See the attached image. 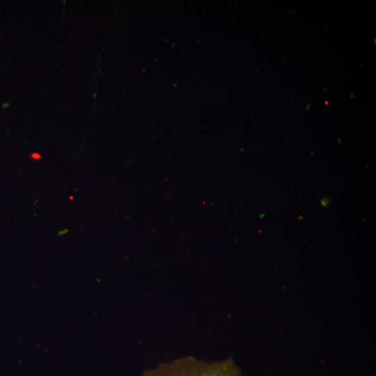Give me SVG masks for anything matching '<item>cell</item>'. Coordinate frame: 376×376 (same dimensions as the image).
Masks as SVG:
<instances>
[{"label": "cell", "instance_id": "cell-1", "mask_svg": "<svg viewBox=\"0 0 376 376\" xmlns=\"http://www.w3.org/2000/svg\"><path fill=\"white\" fill-rule=\"evenodd\" d=\"M143 376H241V373L231 360L207 363L186 357L148 370Z\"/></svg>", "mask_w": 376, "mask_h": 376}, {"label": "cell", "instance_id": "cell-2", "mask_svg": "<svg viewBox=\"0 0 376 376\" xmlns=\"http://www.w3.org/2000/svg\"><path fill=\"white\" fill-rule=\"evenodd\" d=\"M31 156V158L35 160L39 159L41 157V156L38 153H36V152L32 153Z\"/></svg>", "mask_w": 376, "mask_h": 376}]
</instances>
